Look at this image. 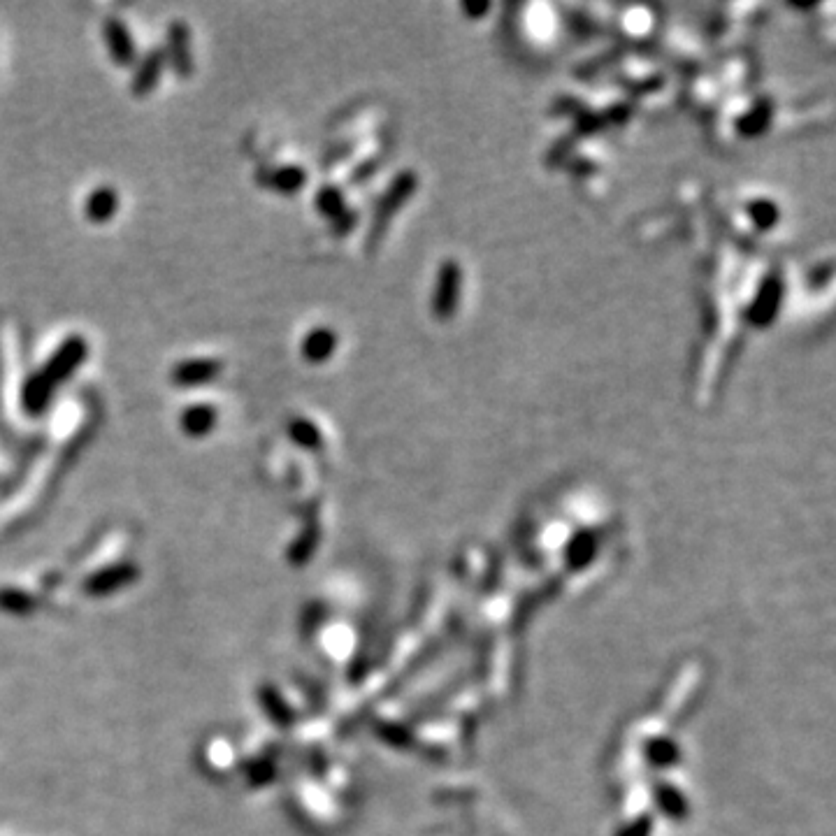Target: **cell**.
<instances>
[{
  "label": "cell",
  "mask_w": 836,
  "mask_h": 836,
  "mask_svg": "<svg viewBox=\"0 0 836 836\" xmlns=\"http://www.w3.org/2000/svg\"><path fill=\"white\" fill-rule=\"evenodd\" d=\"M86 356H89V344L82 335H70L66 342L61 344L52 358L47 360L45 367H42L40 374L45 377L54 388H59L63 381L72 377V372L77 370L79 365L84 363Z\"/></svg>",
  "instance_id": "cell-1"
},
{
  "label": "cell",
  "mask_w": 836,
  "mask_h": 836,
  "mask_svg": "<svg viewBox=\"0 0 836 836\" xmlns=\"http://www.w3.org/2000/svg\"><path fill=\"white\" fill-rule=\"evenodd\" d=\"M103 38L107 45V52H110V59L121 68L133 66L135 59H138V49H135V42L124 26V21L119 19H105L103 24Z\"/></svg>",
  "instance_id": "cell-2"
},
{
  "label": "cell",
  "mask_w": 836,
  "mask_h": 836,
  "mask_svg": "<svg viewBox=\"0 0 836 836\" xmlns=\"http://www.w3.org/2000/svg\"><path fill=\"white\" fill-rule=\"evenodd\" d=\"M168 56L177 77H191L193 56H191V31L184 21H172L168 28Z\"/></svg>",
  "instance_id": "cell-3"
},
{
  "label": "cell",
  "mask_w": 836,
  "mask_h": 836,
  "mask_svg": "<svg viewBox=\"0 0 836 836\" xmlns=\"http://www.w3.org/2000/svg\"><path fill=\"white\" fill-rule=\"evenodd\" d=\"M219 372H221L219 360L191 358V360H182V363L172 370V381H175L177 386H200V384H209V381L219 377Z\"/></svg>",
  "instance_id": "cell-4"
},
{
  "label": "cell",
  "mask_w": 836,
  "mask_h": 836,
  "mask_svg": "<svg viewBox=\"0 0 836 836\" xmlns=\"http://www.w3.org/2000/svg\"><path fill=\"white\" fill-rule=\"evenodd\" d=\"M54 391L56 388L49 384L40 372L31 374V377L24 381V388H21V405H24L26 414H31V416L45 414L49 402H52L54 398Z\"/></svg>",
  "instance_id": "cell-5"
},
{
  "label": "cell",
  "mask_w": 836,
  "mask_h": 836,
  "mask_svg": "<svg viewBox=\"0 0 836 836\" xmlns=\"http://www.w3.org/2000/svg\"><path fill=\"white\" fill-rule=\"evenodd\" d=\"M165 61H168V56H165L163 49H151V52L144 56L140 61L138 75L133 77L131 84L135 96H147V93L156 89L158 79H161V72L165 68Z\"/></svg>",
  "instance_id": "cell-6"
},
{
  "label": "cell",
  "mask_w": 836,
  "mask_h": 836,
  "mask_svg": "<svg viewBox=\"0 0 836 836\" xmlns=\"http://www.w3.org/2000/svg\"><path fill=\"white\" fill-rule=\"evenodd\" d=\"M216 421H219V414H216L214 405H205V402H198V405L186 407L182 416H179V425L189 437H205L214 430Z\"/></svg>",
  "instance_id": "cell-7"
},
{
  "label": "cell",
  "mask_w": 836,
  "mask_h": 836,
  "mask_svg": "<svg viewBox=\"0 0 836 836\" xmlns=\"http://www.w3.org/2000/svg\"><path fill=\"white\" fill-rule=\"evenodd\" d=\"M119 209V196L117 191L110 189V186H100V189L91 191L89 198L84 203V214L86 219L93 223H105L110 221Z\"/></svg>",
  "instance_id": "cell-8"
},
{
  "label": "cell",
  "mask_w": 836,
  "mask_h": 836,
  "mask_svg": "<svg viewBox=\"0 0 836 836\" xmlns=\"http://www.w3.org/2000/svg\"><path fill=\"white\" fill-rule=\"evenodd\" d=\"M337 347V337L333 330L328 328H316L305 337L302 342V356H305L309 363H323V360L330 358V353Z\"/></svg>",
  "instance_id": "cell-9"
},
{
  "label": "cell",
  "mask_w": 836,
  "mask_h": 836,
  "mask_svg": "<svg viewBox=\"0 0 836 836\" xmlns=\"http://www.w3.org/2000/svg\"><path fill=\"white\" fill-rule=\"evenodd\" d=\"M263 182L268 184L270 189L291 196V193H298L302 186H305L307 175H305V170L298 168V165H286V168L272 170L270 175H263Z\"/></svg>",
  "instance_id": "cell-10"
},
{
  "label": "cell",
  "mask_w": 836,
  "mask_h": 836,
  "mask_svg": "<svg viewBox=\"0 0 836 836\" xmlns=\"http://www.w3.org/2000/svg\"><path fill=\"white\" fill-rule=\"evenodd\" d=\"M291 437L302 446H307V449H316V446L321 444L319 430L309 421H305V418H298V421L291 423Z\"/></svg>",
  "instance_id": "cell-11"
},
{
  "label": "cell",
  "mask_w": 836,
  "mask_h": 836,
  "mask_svg": "<svg viewBox=\"0 0 836 836\" xmlns=\"http://www.w3.org/2000/svg\"><path fill=\"white\" fill-rule=\"evenodd\" d=\"M319 207L326 214H337L342 209V196L337 191H323L319 196Z\"/></svg>",
  "instance_id": "cell-12"
}]
</instances>
